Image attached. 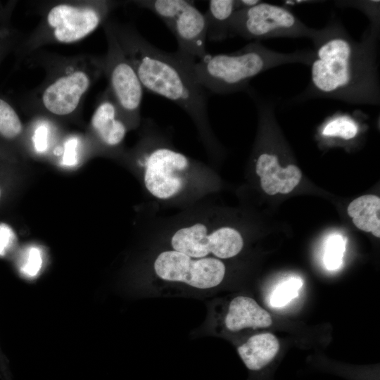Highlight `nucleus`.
<instances>
[{
    "mask_svg": "<svg viewBox=\"0 0 380 380\" xmlns=\"http://www.w3.org/2000/svg\"><path fill=\"white\" fill-rule=\"evenodd\" d=\"M380 26L369 24L360 40L333 18L310 39V81L295 102L331 99L352 105H380Z\"/></svg>",
    "mask_w": 380,
    "mask_h": 380,
    "instance_id": "1",
    "label": "nucleus"
},
{
    "mask_svg": "<svg viewBox=\"0 0 380 380\" xmlns=\"http://www.w3.org/2000/svg\"><path fill=\"white\" fill-rule=\"evenodd\" d=\"M108 21L144 89L183 110L193 121L208 153H215L217 144L208 117V92L194 74L193 63L196 61L177 51L167 52L157 48L130 24Z\"/></svg>",
    "mask_w": 380,
    "mask_h": 380,
    "instance_id": "2",
    "label": "nucleus"
},
{
    "mask_svg": "<svg viewBox=\"0 0 380 380\" xmlns=\"http://www.w3.org/2000/svg\"><path fill=\"white\" fill-rule=\"evenodd\" d=\"M152 200L167 205L190 206L207 198L210 169L175 148L151 120L130 154Z\"/></svg>",
    "mask_w": 380,
    "mask_h": 380,
    "instance_id": "3",
    "label": "nucleus"
},
{
    "mask_svg": "<svg viewBox=\"0 0 380 380\" xmlns=\"http://www.w3.org/2000/svg\"><path fill=\"white\" fill-rule=\"evenodd\" d=\"M149 230L162 248L192 259H229L243 247V239L236 229L216 225L205 198L172 216L149 222Z\"/></svg>",
    "mask_w": 380,
    "mask_h": 380,
    "instance_id": "4",
    "label": "nucleus"
},
{
    "mask_svg": "<svg viewBox=\"0 0 380 380\" xmlns=\"http://www.w3.org/2000/svg\"><path fill=\"white\" fill-rule=\"evenodd\" d=\"M312 49L279 52L251 42L236 51L210 54L193 63L196 80L208 92L227 95L247 91L252 79L271 68L300 63L310 66Z\"/></svg>",
    "mask_w": 380,
    "mask_h": 380,
    "instance_id": "5",
    "label": "nucleus"
},
{
    "mask_svg": "<svg viewBox=\"0 0 380 380\" xmlns=\"http://www.w3.org/2000/svg\"><path fill=\"white\" fill-rule=\"evenodd\" d=\"M103 57L59 59L49 70L37 93L39 107L51 115L74 114L87 91L103 73Z\"/></svg>",
    "mask_w": 380,
    "mask_h": 380,
    "instance_id": "6",
    "label": "nucleus"
},
{
    "mask_svg": "<svg viewBox=\"0 0 380 380\" xmlns=\"http://www.w3.org/2000/svg\"><path fill=\"white\" fill-rule=\"evenodd\" d=\"M116 5L118 3L108 1L55 4L46 12L42 25L31 39L30 46L79 42L104 24Z\"/></svg>",
    "mask_w": 380,
    "mask_h": 380,
    "instance_id": "7",
    "label": "nucleus"
},
{
    "mask_svg": "<svg viewBox=\"0 0 380 380\" xmlns=\"http://www.w3.org/2000/svg\"><path fill=\"white\" fill-rule=\"evenodd\" d=\"M315 31L286 7L264 1L236 10L229 24V37H240L253 42L272 38L310 39Z\"/></svg>",
    "mask_w": 380,
    "mask_h": 380,
    "instance_id": "8",
    "label": "nucleus"
},
{
    "mask_svg": "<svg viewBox=\"0 0 380 380\" xmlns=\"http://www.w3.org/2000/svg\"><path fill=\"white\" fill-rule=\"evenodd\" d=\"M108 49L103 57V73L108 89L129 129L141 122L144 88L131 62L125 56L109 21L103 24Z\"/></svg>",
    "mask_w": 380,
    "mask_h": 380,
    "instance_id": "9",
    "label": "nucleus"
},
{
    "mask_svg": "<svg viewBox=\"0 0 380 380\" xmlns=\"http://www.w3.org/2000/svg\"><path fill=\"white\" fill-rule=\"evenodd\" d=\"M151 265L153 275L161 281L201 290L220 285L226 273L225 265L220 259H192L165 248L156 252Z\"/></svg>",
    "mask_w": 380,
    "mask_h": 380,
    "instance_id": "10",
    "label": "nucleus"
},
{
    "mask_svg": "<svg viewBox=\"0 0 380 380\" xmlns=\"http://www.w3.org/2000/svg\"><path fill=\"white\" fill-rule=\"evenodd\" d=\"M160 20L175 36L178 44L177 51L195 61L202 59L208 53L205 15L193 1L173 0Z\"/></svg>",
    "mask_w": 380,
    "mask_h": 380,
    "instance_id": "11",
    "label": "nucleus"
},
{
    "mask_svg": "<svg viewBox=\"0 0 380 380\" xmlns=\"http://www.w3.org/2000/svg\"><path fill=\"white\" fill-rule=\"evenodd\" d=\"M90 126L97 140L108 149L121 146L129 129L108 89L99 101Z\"/></svg>",
    "mask_w": 380,
    "mask_h": 380,
    "instance_id": "12",
    "label": "nucleus"
},
{
    "mask_svg": "<svg viewBox=\"0 0 380 380\" xmlns=\"http://www.w3.org/2000/svg\"><path fill=\"white\" fill-rule=\"evenodd\" d=\"M255 172L260 177L262 190L269 195L289 194L299 184L302 172L298 166L289 164L286 167L279 165L277 153L263 151L255 160Z\"/></svg>",
    "mask_w": 380,
    "mask_h": 380,
    "instance_id": "13",
    "label": "nucleus"
},
{
    "mask_svg": "<svg viewBox=\"0 0 380 380\" xmlns=\"http://www.w3.org/2000/svg\"><path fill=\"white\" fill-rule=\"evenodd\" d=\"M224 323L228 330L239 331L247 328L268 327L272 325V319L270 314L254 299L240 296L229 303Z\"/></svg>",
    "mask_w": 380,
    "mask_h": 380,
    "instance_id": "14",
    "label": "nucleus"
},
{
    "mask_svg": "<svg viewBox=\"0 0 380 380\" xmlns=\"http://www.w3.org/2000/svg\"><path fill=\"white\" fill-rule=\"evenodd\" d=\"M279 350V341L270 333L252 336L237 348L238 353L246 367L254 371L261 369L268 365Z\"/></svg>",
    "mask_w": 380,
    "mask_h": 380,
    "instance_id": "15",
    "label": "nucleus"
},
{
    "mask_svg": "<svg viewBox=\"0 0 380 380\" xmlns=\"http://www.w3.org/2000/svg\"><path fill=\"white\" fill-rule=\"evenodd\" d=\"M360 110L353 113L336 111L327 117L319 128L320 137L325 139H339L350 141L355 139L365 127L362 118L365 116Z\"/></svg>",
    "mask_w": 380,
    "mask_h": 380,
    "instance_id": "16",
    "label": "nucleus"
},
{
    "mask_svg": "<svg viewBox=\"0 0 380 380\" xmlns=\"http://www.w3.org/2000/svg\"><path fill=\"white\" fill-rule=\"evenodd\" d=\"M348 214L360 230L380 237V198L364 195L353 200L348 206Z\"/></svg>",
    "mask_w": 380,
    "mask_h": 380,
    "instance_id": "17",
    "label": "nucleus"
},
{
    "mask_svg": "<svg viewBox=\"0 0 380 380\" xmlns=\"http://www.w3.org/2000/svg\"><path fill=\"white\" fill-rule=\"evenodd\" d=\"M236 11L235 0H210L204 13L207 40L218 42L229 37V24Z\"/></svg>",
    "mask_w": 380,
    "mask_h": 380,
    "instance_id": "18",
    "label": "nucleus"
},
{
    "mask_svg": "<svg viewBox=\"0 0 380 380\" xmlns=\"http://www.w3.org/2000/svg\"><path fill=\"white\" fill-rule=\"evenodd\" d=\"M23 130V125L16 110L6 100L0 98V137L14 140Z\"/></svg>",
    "mask_w": 380,
    "mask_h": 380,
    "instance_id": "19",
    "label": "nucleus"
},
{
    "mask_svg": "<svg viewBox=\"0 0 380 380\" xmlns=\"http://www.w3.org/2000/svg\"><path fill=\"white\" fill-rule=\"evenodd\" d=\"M302 286V281L298 278H291L279 285L272 292L270 298V303L272 307H283L298 295Z\"/></svg>",
    "mask_w": 380,
    "mask_h": 380,
    "instance_id": "20",
    "label": "nucleus"
},
{
    "mask_svg": "<svg viewBox=\"0 0 380 380\" xmlns=\"http://www.w3.org/2000/svg\"><path fill=\"white\" fill-rule=\"evenodd\" d=\"M345 251V240L340 235L330 236L325 247L324 262L329 270H335L341 265Z\"/></svg>",
    "mask_w": 380,
    "mask_h": 380,
    "instance_id": "21",
    "label": "nucleus"
},
{
    "mask_svg": "<svg viewBox=\"0 0 380 380\" xmlns=\"http://www.w3.org/2000/svg\"><path fill=\"white\" fill-rule=\"evenodd\" d=\"M42 251L35 246L28 248L24 253L20 270L29 279L36 277L42 267Z\"/></svg>",
    "mask_w": 380,
    "mask_h": 380,
    "instance_id": "22",
    "label": "nucleus"
},
{
    "mask_svg": "<svg viewBox=\"0 0 380 380\" xmlns=\"http://www.w3.org/2000/svg\"><path fill=\"white\" fill-rule=\"evenodd\" d=\"M379 3V1H338L336 4L358 9L367 15L369 24L380 26Z\"/></svg>",
    "mask_w": 380,
    "mask_h": 380,
    "instance_id": "23",
    "label": "nucleus"
},
{
    "mask_svg": "<svg viewBox=\"0 0 380 380\" xmlns=\"http://www.w3.org/2000/svg\"><path fill=\"white\" fill-rule=\"evenodd\" d=\"M16 242V236L12 229L6 224H0V256L7 255Z\"/></svg>",
    "mask_w": 380,
    "mask_h": 380,
    "instance_id": "24",
    "label": "nucleus"
},
{
    "mask_svg": "<svg viewBox=\"0 0 380 380\" xmlns=\"http://www.w3.org/2000/svg\"><path fill=\"white\" fill-rule=\"evenodd\" d=\"M47 132L48 129L45 126H39L35 129L33 141L37 151L42 152L46 148Z\"/></svg>",
    "mask_w": 380,
    "mask_h": 380,
    "instance_id": "25",
    "label": "nucleus"
},
{
    "mask_svg": "<svg viewBox=\"0 0 380 380\" xmlns=\"http://www.w3.org/2000/svg\"><path fill=\"white\" fill-rule=\"evenodd\" d=\"M77 141L75 139H69L65 145L63 161L70 165L75 162Z\"/></svg>",
    "mask_w": 380,
    "mask_h": 380,
    "instance_id": "26",
    "label": "nucleus"
},
{
    "mask_svg": "<svg viewBox=\"0 0 380 380\" xmlns=\"http://www.w3.org/2000/svg\"><path fill=\"white\" fill-rule=\"evenodd\" d=\"M262 1L259 0H239L236 1V10L248 8L253 7Z\"/></svg>",
    "mask_w": 380,
    "mask_h": 380,
    "instance_id": "27",
    "label": "nucleus"
},
{
    "mask_svg": "<svg viewBox=\"0 0 380 380\" xmlns=\"http://www.w3.org/2000/svg\"><path fill=\"white\" fill-rule=\"evenodd\" d=\"M1 190H0V199H1Z\"/></svg>",
    "mask_w": 380,
    "mask_h": 380,
    "instance_id": "28",
    "label": "nucleus"
}]
</instances>
